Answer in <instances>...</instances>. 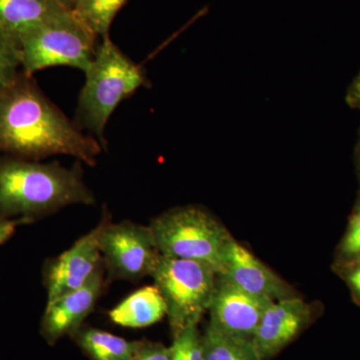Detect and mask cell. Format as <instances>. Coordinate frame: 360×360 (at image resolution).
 Segmentation results:
<instances>
[{"mask_svg":"<svg viewBox=\"0 0 360 360\" xmlns=\"http://www.w3.org/2000/svg\"><path fill=\"white\" fill-rule=\"evenodd\" d=\"M73 335L92 360H132L146 341L127 340L97 328H80Z\"/></svg>","mask_w":360,"mask_h":360,"instance_id":"obj_15","label":"cell"},{"mask_svg":"<svg viewBox=\"0 0 360 360\" xmlns=\"http://www.w3.org/2000/svg\"><path fill=\"white\" fill-rule=\"evenodd\" d=\"M96 202L80 161L65 167L58 161L0 156V220L21 219L30 224L66 206Z\"/></svg>","mask_w":360,"mask_h":360,"instance_id":"obj_2","label":"cell"},{"mask_svg":"<svg viewBox=\"0 0 360 360\" xmlns=\"http://www.w3.org/2000/svg\"><path fill=\"white\" fill-rule=\"evenodd\" d=\"M58 1L60 2V4H63V6L70 7V8H71V7L73 6V2H75V0H58Z\"/></svg>","mask_w":360,"mask_h":360,"instance_id":"obj_26","label":"cell"},{"mask_svg":"<svg viewBox=\"0 0 360 360\" xmlns=\"http://www.w3.org/2000/svg\"><path fill=\"white\" fill-rule=\"evenodd\" d=\"M21 70L20 44L0 27V91L11 84Z\"/></svg>","mask_w":360,"mask_h":360,"instance_id":"obj_19","label":"cell"},{"mask_svg":"<svg viewBox=\"0 0 360 360\" xmlns=\"http://www.w3.org/2000/svg\"><path fill=\"white\" fill-rule=\"evenodd\" d=\"M127 0H75L71 11L97 37H108L113 20Z\"/></svg>","mask_w":360,"mask_h":360,"instance_id":"obj_17","label":"cell"},{"mask_svg":"<svg viewBox=\"0 0 360 360\" xmlns=\"http://www.w3.org/2000/svg\"><path fill=\"white\" fill-rule=\"evenodd\" d=\"M26 224L21 219L0 220V246L4 245L13 236L20 225Z\"/></svg>","mask_w":360,"mask_h":360,"instance_id":"obj_23","label":"cell"},{"mask_svg":"<svg viewBox=\"0 0 360 360\" xmlns=\"http://www.w3.org/2000/svg\"><path fill=\"white\" fill-rule=\"evenodd\" d=\"M170 347H165L162 343L144 341L143 345L132 360H170Z\"/></svg>","mask_w":360,"mask_h":360,"instance_id":"obj_22","label":"cell"},{"mask_svg":"<svg viewBox=\"0 0 360 360\" xmlns=\"http://www.w3.org/2000/svg\"><path fill=\"white\" fill-rule=\"evenodd\" d=\"M219 274L241 290L274 302L300 296L293 286L234 238L225 250Z\"/></svg>","mask_w":360,"mask_h":360,"instance_id":"obj_12","label":"cell"},{"mask_svg":"<svg viewBox=\"0 0 360 360\" xmlns=\"http://www.w3.org/2000/svg\"><path fill=\"white\" fill-rule=\"evenodd\" d=\"M85 84L78 97L75 122L108 146L105 129L117 106L141 87L149 86L146 70L110 39L103 37L85 71Z\"/></svg>","mask_w":360,"mask_h":360,"instance_id":"obj_3","label":"cell"},{"mask_svg":"<svg viewBox=\"0 0 360 360\" xmlns=\"http://www.w3.org/2000/svg\"><path fill=\"white\" fill-rule=\"evenodd\" d=\"M274 300L241 290L217 274L210 309V322L227 335L252 340L262 315Z\"/></svg>","mask_w":360,"mask_h":360,"instance_id":"obj_9","label":"cell"},{"mask_svg":"<svg viewBox=\"0 0 360 360\" xmlns=\"http://www.w3.org/2000/svg\"><path fill=\"white\" fill-rule=\"evenodd\" d=\"M311 303L302 296L276 300L267 307L253 335L259 360H269L309 328L317 314Z\"/></svg>","mask_w":360,"mask_h":360,"instance_id":"obj_10","label":"cell"},{"mask_svg":"<svg viewBox=\"0 0 360 360\" xmlns=\"http://www.w3.org/2000/svg\"><path fill=\"white\" fill-rule=\"evenodd\" d=\"M70 9L58 0H0V27L18 39Z\"/></svg>","mask_w":360,"mask_h":360,"instance_id":"obj_13","label":"cell"},{"mask_svg":"<svg viewBox=\"0 0 360 360\" xmlns=\"http://www.w3.org/2000/svg\"><path fill=\"white\" fill-rule=\"evenodd\" d=\"M103 151L45 96L33 75L20 70L0 91V153L34 161L68 155L94 167Z\"/></svg>","mask_w":360,"mask_h":360,"instance_id":"obj_1","label":"cell"},{"mask_svg":"<svg viewBox=\"0 0 360 360\" xmlns=\"http://www.w3.org/2000/svg\"><path fill=\"white\" fill-rule=\"evenodd\" d=\"M149 226L161 255L203 262L221 274L225 250L233 236L205 208H172L151 220Z\"/></svg>","mask_w":360,"mask_h":360,"instance_id":"obj_4","label":"cell"},{"mask_svg":"<svg viewBox=\"0 0 360 360\" xmlns=\"http://www.w3.org/2000/svg\"><path fill=\"white\" fill-rule=\"evenodd\" d=\"M150 276L167 305L172 336L198 326L210 309L217 271L203 262L161 255Z\"/></svg>","mask_w":360,"mask_h":360,"instance_id":"obj_6","label":"cell"},{"mask_svg":"<svg viewBox=\"0 0 360 360\" xmlns=\"http://www.w3.org/2000/svg\"><path fill=\"white\" fill-rule=\"evenodd\" d=\"M105 267L98 271L77 290L59 296L46 303L40 331L51 345L66 335H73L82 328L85 319L96 309L105 286Z\"/></svg>","mask_w":360,"mask_h":360,"instance_id":"obj_11","label":"cell"},{"mask_svg":"<svg viewBox=\"0 0 360 360\" xmlns=\"http://www.w3.org/2000/svg\"><path fill=\"white\" fill-rule=\"evenodd\" d=\"M355 167H356L357 176H359L360 186V129L359 134V141H357L356 146H355Z\"/></svg>","mask_w":360,"mask_h":360,"instance_id":"obj_25","label":"cell"},{"mask_svg":"<svg viewBox=\"0 0 360 360\" xmlns=\"http://www.w3.org/2000/svg\"><path fill=\"white\" fill-rule=\"evenodd\" d=\"M170 360H205L202 335L198 326H191L174 338Z\"/></svg>","mask_w":360,"mask_h":360,"instance_id":"obj_20","label":"cell"},{"mask_svg":"<svg viewBox=\"0 0 360 360\" xmlns=\"http://www.w3.org/2000/svg\"><path fill=\"white\" fill-rule=\"evenodd\" d=\"M345 99H347V103L350 108L360 110V70L352 84H350Z\"/></svg>","mask_w":360,"mask_h":360,"instance_id":"obj_24","label":"cell"},{"mask_svg":"<svg viewBox=\"0 0 360 360\" xmlns=\"http://www.w3.org/2000/svg\"><path fill=\"white\" fill-rule=\"evenodd\" d=\"M205 360H259L252 340L227 335L208 323L202 333Z\"/></svg>","mask_w":360,"mask_h":360,"instance_id":"obj_16","label":"cell"},{"mask_svg":"<svg viewBox=\"0 0 360 360\" xmlns=\"http://www.w3.org/2000/svg\"><path fill=\"white\" fill-rule=\"evenodd\" d=\"M105 272L113 281H139L150 276L161 253L149 225L108 222L99 238Z\"/></svg>","mask_w":360,"mask_h":360,"instance_id":"obj_7","label":"cell"},{"mask_svg":"<svg viewBox=\"0 0 360 360\" xmlns=\"http://www.w3.org/2000/svg\"><path fill=\"white\" fill-rule=\"evenodd\" d=\"M360 260V193L354 206L347 229L336 246L333 269Z\"/></svg>","mask_w":360,"mask_h":360,"instance_id":"obj_18","label":"cell"},{"mask_svg":"<svg viewBox=\"0 0 360 360\" xmlns=\"http://www.w3.org/2000/svg\"><path fill=\"white\" fill-rule=\"evenodd\" d=\"M110 321L129 328L153 326L167 315V305L160 290L153 285L139 288L108 312Z\"/></svg>","mask_w":360,"mask_h":360,"instance_id":"obj_14","label":"cell"},{"mask_svg":"<svg viewBox=\"0 0 360 360\" xmlns=\"http://www.w3.org/2000/svg\"><path fill=\"white\" fill-rule=\"evenodd\" d=\"M333 269L347 284L352 300L360 307V260Z\"/></svg>","mask_w":360,"mask_h":360,"instance_id":"obj_21","label":"cell"},{"mask_svg":"<svg viewBox=\"0 0 360 360\" xmlns=\"http://www.w3.org/2000/svg\"><path fill=\"white\" fill-rule=\"evenodd\" d=\"M97 35L68 11L18 39L21 70L27 75L53 66L89 70L97 49Z\"/></svg>","mask_w":360,"mask_h":360,"instance_id":"obj_5","label":"cell"},{"mask_svg":"<svg viewBox=\"0 0 360 360\" xmlns=\"http://www.w3.org/2000/svg\"><path fill=\"white\" fill-rule=\"evenodd\" d=\"M110 220V213L104 208L103 217L96 227L77 239L65 252L46 262L44 269L46 303L82 288L103 266L99 238L104 226Z\"/></svg>","mask_w":360,"mask_h":360,"instance_id":"obj_8","label":"cell"}]
</instances>
